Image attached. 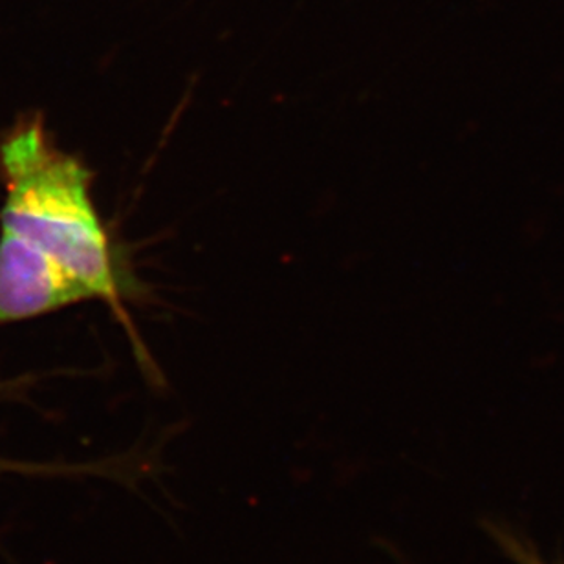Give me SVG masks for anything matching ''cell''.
Segmentation results:
<instances>
[{
  "label": "cell",
  "instance_id": "1",
  "mask_svg": "<svg viewBox=\"0 0 564 564\" xmlns=\"http://www.w3.org/2000/svg\"><path fill=\"white\" fill-rule=\"evenodd\" d=\"M0 165L8 191L2 229L59 262L93 297H120L123 281L90 198V171L52 143L39 118L6 138Z\"/></svg>",
  "mask_w": 564,
  "mask_h": 564
},
{
  "label": "cell",
  "instance_id": "2",
  "mask_svg": "<svg viewBox=\"0 0 564 564\" xmlns=\"http://www.w3.org/2000/svg\"><path fill=\"white\" fill-rule=\"evenodd\" d=\"M94 299L59 262L19 235H0V325Z\"/></svg>",
  "mask_w": 564,
  "mask_h": 564
},
{
  "label": "cell",
  "instance_id": "3",
  "mask_svg": "<svg viewBox=\"0 0 564 564\" xmlns=\"http://www.w3.org/2000/svg\"><path fill=\"white\" fill-rule=\"evenodd\" d=\"M0 466H2V464H0Z\"/></svg>",
  "mask_w": 564,
  "mask_h": 564
}]
</instances>
